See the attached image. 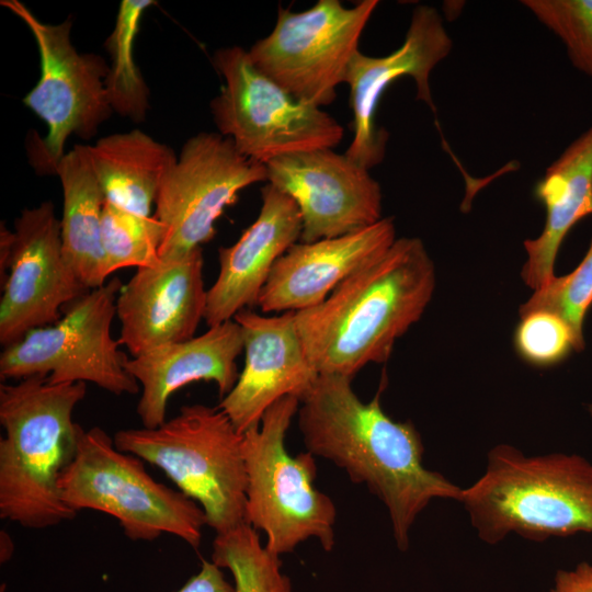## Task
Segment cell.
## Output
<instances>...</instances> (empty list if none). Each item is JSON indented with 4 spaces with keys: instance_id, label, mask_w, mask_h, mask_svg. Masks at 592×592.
<instances>
[{
    "instance_id": "cell-3",
    "label": "cell",
    "mask_w": 592,
    "mask_h": 592,
    "mask_svg": "<svg viewBox=\"0 0 592 592\" xmlns=\"http://www.w3.org/2000/svg\"><path fill=\"white\" fill-rule=\"evenodd\" d=\"M86 383L50 384L31 376L0 385V517L42 530L76 517L58 481L77 448L76 406Z\"/></svg>"
},
{
    "instance_id": "cell-28",
    "label": "cell",
    "mask_w": 592,
    "mask_h": 592,
    "mask_svg": "<svg viewBox=\"0 0 592 592\" xmlns=\"http://www.w3.org/2000/svg\"><path fill=\"white\" fill-rule=\"evenodd\" d=\"M565 44L573 67L592 80V0H523Z\"/></svg>"
},
{
    "instance_id": "cell-2",
    "label": "cell",
    "mask_w": 592,
    "mask_h": 592,
    "mask_svg": "<svg viewBox=\"0 0 592 592\" xmlns=\"http://www.w3.org/2000/svg\"><path fill=\"white\" fill-rule=\"evenodd\" d=\"M435 282L422 240L397 238L322 303L295 311L308 361L319 375L351 379L369 363H385L396 341L422 317Z\"/></svg>"
},
{
    "instance_id": "cell-20",
    "label": "cell",
    "mask_w": 592,
    "mask_h": 592,
    "mask_svg": "<svg viewBox=\"0 0 592 592\" xmlns=\"http://www.w3.org/2000/svg\"><path fill=\"white\" fill-rule=\"evenodd\" d=\"M242 351L241 329L232 319L198 337L128 358L125 367L141 387L136 413L143 428L162 424L169 398L189 384L214 382L219 396L225 397L239 377L236 361Z\"/></svg>"
},
{
    "instance_id": "cell-34",
    "label": "cell",
    "mask_w": 592,
    "mask_h": 592,
    "mask_svg": "<svg viewBox=\"0 0 592 592\" xmlns=\"http://www.w3.org/2000/svg\"><path fill=\"white\" fill-rule=\"evenodd\" d=\"M5 584H1L0 592H5Z\"/></svg>"
},
{
    "instance_id": "cell-17",
    "label": "cell",
    "mask_w": 592,
    "mask_h": 592,
    "mask_svg": "<svg viewBox=\"0 0 592 592\" xmlns=\"http://www.w3.org/2000/svg\"><path fill=\"white\" fill-rule=\"evenodd\" d=\"M206 293L202 248L139 267L116 299L121 345L136 357L155 348L194 338L204 320Z\"/></svg>"
},
{
    "instance_id": "cell-12",
    "label": "cell",
    "mask_w": 592,
    "mask_h": 592,
    "mask_svg": "<svg viewBox=\"0 0 592 592\" xmlns=\"http://www.w3.org/2000/svg\"><path fill=\"white\" fill-rule=\"evenodd\" d=\"M267 181L265 164L241 155L219 133H198L183 145L156 196L155 217L166 232L160 260L201 249L216 235L215 224L240 191Z\"/></svg>"
},
{
    "instance_id": "cell-22",
    "label": "cell",
    "mask_w": 592,
    "mask_h": 592,
    "mask_svg": "<svg viewBox=\"0 0 592 592\" xmlns=\"http://www.w3.org/2000/svg\"><path fill=\"white\" fill-rule=\"evenodd\" d=\"M87 150L105 201L150 216L159 187L177 162L173 149L133 129L102 137Z\"/></svg>"
},
{
    "instance_id": "cell-30",
    "label": "cell",
    "mask_w": 592,
    "mask_h": 592,
    "mask_svg": "<svg viewBox=\"0 0 592 592\" xmlns=\"http://www.w3.org/2000/svg\"><path fill=\"white\" fill-rule=\"evenodd\" d=\"M177 592H236V589L226 580L221 568L203 560L200 571Z\"/></svg>"
},
{
    "instance_id": "cell-25",
    "label": "cell",
    "mask_w": 592,
    "mask_h": 592,
    "mask_svg": "<svg viewBox=\"0 0 592 592\" xmlns=\"http://www.w3.org/2000/svg\"><path fill=\"white\" fill-rule=\"evenodd\" d=\"M212 561L231 572L236 592H292L280 556L260 543L257 531L249 524L216 535Z\"/></svg>"
},
{
    "instance_id": "cell-7",
    "label": "cell",
    "mask_w": 592,
    "mask_h": 592,
    "mask_svg": "<svg viewBox=\"0 0 592 592\" xmlns=\"http://www.w3.org/2000/svg\"><path fill=\"white\" fill-rule=\"evenodd\" d=\"M299 402L295 396L281 398L265 411L260 425L242 434L247 523L265 534V547L277 556L309 538L326 551L335 544L337 510L315 487V456L309 452L293 456L285 446Z\"/></svg>"
},
{
    "instance_id": "cell-27",
    "label": "cell",
    "mask_w": 592,
    "mask_h": 592,
    "mask_svg": "<svg viewBox=\"0 0 592 592\" xmlns=\"http://www.w3.org/2000/svg\"><path fill=\"white\" fill-rule=\"evenodd\" d=\"M592 305V241L581 263L568 275L555 276L547 285L534 291L520 306V317L545 310L562 318L571 328L578 351L584 346L582 327Z\"/></svg>"
},
{
    "instance_id": "cell-9",
    "label": "cell",
    "mask_w": 592,
    "mask_h": 592,
    "mask_svg": "<svg viewBox=\"0 0 592 592\" xmlns=\"http://www.w3.org/2000/svg\"><path fill=\"white\" fill-rule=\"evenodd\" d=\"M123 285L113 277L62 309L53 325L30 330L0 354V378L43 376L50 384L92 383L115 395H135L139 384L112 337L116 299Z\"/></svg>"
},
{
    "instance_id": "cell-1",
    "label": "cell",
    "mask_w": 592,
    "mask_h": 592,
    "mask_svg": "<svg viewBox=\"0 0 592 592\" xmlns=\"http://www.w3.org/2000/svg\"><path fill=\"white\" fill-rule=\"evenodd\" d=\"M352 379L319 375L299 400L298 428L307 452L332 462L386 506L397 547L405 551L419 514L435 499L460 501L463 489L423 465V443L411 421L385 413L380 395L362 401Z\"/></svg>"
},
{
    "instance_id": "cell-18",
    "label": "cell",
    "mask_w": 592,
    "mask_h": 592,
    "mask_svg": "<svg viewBox=\"0 0 592 592\" xmlns=\"http://www.w3.org/2000/svg\"><path fill=\"white\" fill-rule=\"evenodd\" d=\"M396 239L394 218L383 217L352 234L298 241L274 264L258 307L264 314L312 308L348 277L383 255Z\"/></svg>"
},
{
    "instance_id": "cell-33",
    "label": "cell",
    "mask_w": 592,
    "mask_h": 592,
    "mask_svg": "<svg viewBox=\"0 0 592 592\" xmlns=\"http://www.w3.org/2000/svg\"><path fill=\"white\" fill-rule=\"evenodd\" d=\"M14 553V544L9 533L1 531L0 533V562H8Z\"/></svg>"
},
{
    "instance_id": "cell-16",
    "label": "cell",
    "mask_w": 592,
    "mask_h": 592,
    "mask_svg": "<svg viewBox=\"0 0 592 592\" xmlns=\"http://www.w3.org/2000/svg\"><path fill=\"white\" fill-rule=\"evenodd\" d=\"M234 320L241 329L244 366L217 407L243 434L260 425L265 411L281 398L300 400L319 374L303 349L295 311L264 316L243 309Z\"/></svg>"
},
{
    "instance_id": "cell-24",
    "label": "cell",
    "mask_w": 592,
    "mask_h": 592,
    "mask_svg": "<svg viewBox=\"0 0 592 592\" xmlns=\"http://www.w3.org/2000/svg\"><path fill=\"white\" fill-rule=\"evenodd\" d=\"M152 0H123L115 27L105 42L112 65L104 84L113 111L134 122H141L148 110V88L135 61L133 47L140 19Z\"/></svg>"
},
{
    "instance_id": "cell-13",
    "label": "cell",
    "mask_w": 592,
    "mask_h": 592,
    "mask_svg": "<svg viewBox=\"0 0 592 592\" xmlns=\"http://www.w3.org/2000/svg\"><path fill=\"white\" fill-rule=\"evenodd\" d=\"M12 253L1 283L0 343L55 323L62 309L88 292L67 262L60 219L52 202L24 208L15 219Z\"/></svg>"
},
{
    "instance_id": "cell-11",
    "label": "cell",
    "mask_w": 592,
    "mask_h": 592,
    "mask_svg": "<svg viewBox=\"0 0 592 592\" xmlns=\"http://www.w3.org/2000/svg\"><path fill=\"white\" fill-rule=\"evenodd\" d=\"M378 5L363 0L346 8L319 0L310 9L278 8L272 32L248 50L255 67L296 99L322 107L337 96L358 41Z\"/></svg>"
},
{
    "instance_id": "cell-6",
    "label": "cell",
    "mask_w": 592,
    "mask_h": 592,
    "mask_svg": "<svg viewBox=\"0 0 592 592\" xmlns=\"http://www.w3.org/2000/svg\"><path fill=\"white\" fill-rule=\"evenodd\" d=\"M62 501L77 513L94 510L117 520L132 540L174 535L194 549L206 523L202 508L146 470L144 460L116 448L99 426L80 424L76 454L58 481Z\"/></svg>"
},
{
    "instance_id": "cell-8",
    "label": "cell",
    "mask_w": 592,
    "mask_h": 592,
    "mask_svg": "<svg viewBox=\"0 0 592 592\" xmlns=\"http://www.w3.org/2000/svg\"><path fill=\"white\" fill-rule=\"evenodd\" d=\"M213 61L225 80L210 102L214 122L244 157L266 164L341 143L344 129L332 115L293 96L255 67L248 50L220 48Z\"/></svg>"
},
{
    "instance_id": "cell-31",
    "label": "cell",
    "mask_w": 592,
    "mask_h": 592,
    "mask_svg": "<svg viewBox=\"0 0 592 592\" xmlns=\"http://www.w3.org/2000/svg\"><path fill=\"white\" fill-rule=\"evenodd\" d=\"M550 592H592V565L581 561L573 569L558 570Z\"/></svg>"
},
{
    "instance_id": "cell-14",
    "label": "cell",
    "mask_w": 592,
    "mask_h": 592,
    "mask_svg": "<svg viewBox=\"0 0 592 592\" xmlns=\"http://www.w3.org/2000/svg\"><path fill=\"white\" fill-rule=\"evenodd\" d=\"M265 167L267 183L299 209L301 242L352 234L383 218L379 183L344 153L315 149L278 157Z\"/></svg>"
},
{
    "instance_id": "cell-32",
    "label": "cell",
    "mask_w": 592,
    "mask_h": 592,
    "mask_svg": "<svg viewBox=\"0 0 592 592\" xmlns=\"http://www.w3.org/2000/svg\"><path fill=\"white\" fill-rule=\"evenodd\" d=\"M14 232L1 224L0 231V281H4L12 253Z\"/></svg>"
},
{
    "instance_id": "cell-10",
    "label": "cell",
    "mask_w": 592,
    "mask_h": 592,
    "mask_svg": "<svg viewBox=\"0 0 592 592\" xmlns=\"http://www.w3.org/2000/svg\"><path fill=\"white\" fill-rule=\"evenodd\" d=\"M0 3L27 25L37 44L41 77L23 103L46 123L48 133L43 139L31 137L29 156L39 173L52 174L71 134L90 139L110 117L113 110L104 84L109 66L99 55L77 52L69 19L47 24L18 0Z\"/></svg>"
},
{
    "instance_id": "cell-23",
    "label": "cell",
    "mask_w": 592,
    "mask_h": 592,
    "mask_svg": "<svg viewBox=\"0 0 592 592\" xmlns=\"http://www.w3.org/2000/svg\"><path fill=\"white\" fill-rule=\"evenodd\" d=\"M64 204L61 243L65 258L80 283L93 289L106 283L102 246L104 195L90 164L86 145H76L56 167Z\"/></svg>"
},
{
    "instance_id": "cell-35",
    "label": "cell",
    "mask_w": 592,
    "mask_h": 592,
    "mask_svg": "<svg viewBox=\"0 0 592 592\" xmlns=\"http://www.w3.org/2000/svg\"><path fill=\"white\" fill-rule=\"evenodd\" d=\"M588 411H589L590 414L592 415V403L588 406Z\"/></svg>"
},
{
    "instance_id": "cell-5",
    "label": "cell",
    "mask_w": 592,
    "mask_h": 592,
    "mask_svg": "<svg viewBox=\"0 0 592 592\" xmlns=\"http://www.w3.org/2000/svg\"><path fill=\"white\" fill-rule=\"evenodd\" d=\"M242 439L218 408L181 407L155 429H123L114 434L117 449L159 469L204 511L216 535L247 523V473Z\"/></svg>"
},
{
    "instance_id": "cell-19",
    "label": "cell",
    "mask_w": 592,
    "mask_h": 592,
    "mask_svg": "<svg viewBox=\"0 0 592 592\" xmlns=\"http://www.w3.org/2000/svg\"><path fill=\"white\" fill-rule=\"evenodd\" d=\"M257 219L230 247L218 250L219 273L206 293L204 320L214 327L258 300L276 261L301 235V217L296 203L267 183L261 190Z\"/></svg>"
},
{
    "instance_id": "cell-15",
    "label": "cell",
    "mask_w": 592,
    "mask_h": 592,
    "mask_svg": "<svg viewBox=\"0 0 592 592\" xmlns=\"http://www.w3.org/2000/svg\"><path fill=\"white\" fill-rule=\"evenodd\" d=\"M452 49V39L439 12L430 5H418L411 16L403 44L383 57L353 55L344 82L350 87L353 114V138L344 155L369 170L385 157L387 132L376 124L380 98L397 78L410 76L417 86V100L433 112L430 73Z\"/></svg>"
},
{
    "instance_id": "cell-26",
    "label": "cell",
    "mask_w": 592,
    "mask_h": 592,
    "mask_svg": "<svg viewBox=\"0 0 592 592\" xmlns=\"http://www.w3.org/2000/svg\"><path fill=\"white\" fill-rule=\"evenodd\" d=\"M164 232V226L155 216L137 215L104 201L102 246L107 275L125 267L158 264Z\"/></svg>"
},
{
    "instance_id": "cell-29",
    "label": "cell",
    "mask_w": 592,
    "mask_h": 592,
    "mask_svg": "<svg viewBox=\"0 0 592 592\" xmlns=\"http://www.w3.org/2000/svg\"><path fill=\"white\" fill-rule=\"evenodd\" d=\"M515 349L527 363L545 367L562 361L577 341L568 323L556 314L537 310L521 316L514 335Z\"/></svg>"
},
{
    "instance_id": "cell-21",
    "label": "cell",
    "mask_w": 592,
    "mask_h": 592,
    "mask_svg": "<svg viewBox=\"0 0 592 592\" xmlns=\"http://www.w3.org/2000/svg\"><path fill=\"white\" fill-rule=\"evenodd\" d=\"M534 195L546 209V221L538 237L523 243L527 258L522 278L536 291L555 277V261L567 234L592 215V126L546 169Z\"/></svg>"
},
{
    "instance_id": "cell-4",
    "label": "cell",
    "mask_w": 592,
    "mask_h": 592,
    "mask_svg": "<svg viewBox=\"0 0 592 592\" xmlns=\"http://www.w3.org/2000/svg\"><path fill=\"white\" fill-rule=\"evenodd\" d=\"M459 502L490 545L512 533L534 542L592 533V463L578 454L530 456L499 444Z\"/></svg>"
}]
</instances>
